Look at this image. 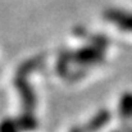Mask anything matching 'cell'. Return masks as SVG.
Instances as JSON below:
<instances>
[{"label": "cell", "mask_w": 132, "mask_h": 132, "mask_svg": "<svg viewBox=\"0 0 132 132\" xmlns=\"http://www.w3.org/2000/svg\"><path fill=\"white\" fill-rule=\"evenodd\" d=\"M123 132H132V127H130L128 125H126V126L123 127Z\"/></svg>", "instance_id": "cell-5"}, {"label": "cell", "mask_w": 132, "mask_h": 132, "mask_svg": "<svg viewBox=\"0 0 132 132\" xmlns=\"http://www.w3.org/2000/svg\"><path fill=\"white\" fill-rule=\"evenodd\" d=\"M71 132H82V131H81L80 128H75V130H72Z\"/></svg>", "instance_id": "cell-6"}, {"label": "cell", "mask_w": 132, "mask_h": 132, "mask_svg": "<svg viewBox=\"0 0 132 132\" xmlns=\"http://www.w3.org/2000/svg\"><path fill=\"white\" fill-rule=\"evenodd\" d=\"M0 132H19V128L14 119H4L0 123Z\"/></svg>", "instance_id": "cell-4"}, {"label": "cell", "mask_w": 132, "mask_h": 132, "mask_svg": "<svg viewBox=\"0 0 132 132\" xmlns=\"http://www.w3.org/2000/svg\"><path fill=\"white\" fill-rule=\"evenodd\" d=\"M119 117L123 121L132 118V94H125L119 101Z\"/></svg>", "instance_id": "cell-2"}, {"label": "cell", "mask_w": 132, "mask_h": 132, "mask_svg": "<svg viewBox=\"0 0 132 132\" xmlns=\"http://www.w3.org/2000/svg\"><path fill=\"white\" fill-rule=\"evenodd\" d=\"M114 132H121V131H114Z\"/></svg>", "instance_id": "cell-7"}, {"label": "cell", "mask_w": 132, "mask_h": 132, "mask_svg": "<svg viewBox=\"0 0 132 132\" xmlns=\"http://www.w3.org/2000/svg\"><path fill=\"white\" fill-rule=\"evenodd\" d=\"M110 121V113L108 110H100L94 118H91L88 121V123L85 127L86 132H96L99 130H101L108 122Z\"/></svg>", "instance_id": "cell-1"}, {"label": "cell", "mask_w": 132, "mask_h": 132, "mask_svg": "<svg viewBox=\"0 0 132 132\" xmlns=\"http://www.w3.org/2000/svg\"><path fill=\"white\" fill-rule=\"evenodd\" d=\"M15 122H17V126H18L19 131H32L37 126V122L34 118V116H30V114L21 116Z\"/></svg>", "instance_id": "cell-3"}]
</instances>
